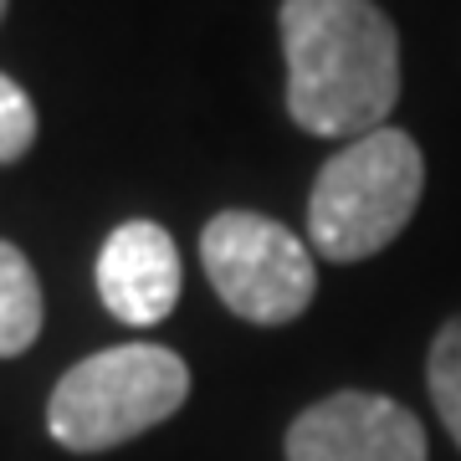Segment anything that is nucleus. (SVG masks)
<instances>
[{"label":"nucleus","instance_id":"f257e3e1","mask_svg":"<svg viewBox=\"0 0 461 461\" xmlns=\"http://www.w3.org/2000/svg\"><path fill=\"white\" fill-rule=\"evenodd\" d=\"M287 113L318 139H364L400 103V36L375 0H282Z\"/></svg>","mask_w":461,"mask_h":461},{"label":"nucleus","instance_id":"f03ea898","mask_svg":"<svg viewBox=\"0 0 461 461\" xmlns=\"http://www.w3.org/2000/svg\"><path fill=\"white\" fill-rule=\"evenodd\" d=\"M426 190V159L405 129H375L318 169L308 236L329 262H364L411 226Z\"/></svg>","mask_w":461,"mask_h":461},{"label":"nucleus","instance_id":"7ed1b4c3","mask_svg":"<svg viewBox=\"0 0 461 461\" xmlns=\"http://www.w3.org/2000/svg\"><path fill=\"white\" fill-rule=\"evenodd\" d=\"M185 395L190 369L180 354L159 344H118L67 369L51 390L47 426L67 451H108L169 420Z\"/></svg>","mask_w":461,"mask_h":461},{"label":"nucleus","instance_id":"20e7f679","mask_svg":"<svg viewBox=\"0 0 461 461\" xmlns=\"http://www.w3.org/2000/svg\"><path fill=\"white\" fill-rule=\"evenodd\" d=\"M200 262L236 318L277 329L293 323L318 293L313 251L293 230L257 211H221L200 236Z\"/></svg>","mask_w":461,"mask_h":461},{"label":"nucleus","instance_id":"39448f33","mask_svg":"<svg viewBox=\"0 0 461 461\" xmlns=\"http://www.w3.org/2000/svg\"><path fill=\"white\" fill-rule=\"evenodd\" d=\"M287 461H426V430L395 400L344 390L293 420Z\"/></svg>","mask_w":461,"mask_h":461},{"label":"nucleus","instance_id":"423d86ee","mask_svg":"<svg viewBox=\"0 0 461 461\" xmlns=\"http://www.w3.org/2000/svg\"><path fill=\"white\" fill-rule=\"evenodd\" d=\"M98 297L103 308L129 323V329H154L175 313L180 303V251L175 236L154 221H129L118 226L98 251Z\"/></svg>","mask_w":461,"mask_h":461},{"label":"nucleus","instance_id":"0eeeda50","mask_svg":"<svg viewBox=\"0 0 461 461\" xmlns=\"http://www.w3.org/2000/svg\"><path fill=\"white\" fill-rule=\"evenodd\" d=\"M41 333V287L32 262L11 241H0V359L26 354Z\"/></svg>","mask_w":461,"mask_h":461},{"label":"nucleus","instance_id":"6e6552de","mask_svg":"<svg viewBox=\"0 0 461 461\" xmlns=\"http://www.w3.org/2000/svg\"><path fill=\"white\" fill-rule=\"evenodd\" d=\"M426 384H430V400H436V415L446 420L451 441L461 446V318H451L436 333L426 359Z\"/></svg>","mask_w":461,"mask_h":461},{"label":"nucleus","instance_id":"1a4fd4ad","mask_svg":"<svg viewBox=\"0 0 461 461\" xmlns=\"http://www.w3.org/2000/svg\"><path fill=\"white\" fill-rule=\"evenodd\" d=\"M32 144H36V108L26 98V87H16L0 72V165H16Z\"/></svg>","mask_w":461,"mask_h":461},{"label":"nucleus","instance_id":"9d476101","mask_svg":"<svg viewBox=\"0 0 461 461\" xmlns=\"http://www.w3.org/2000/svg\"><path fill=\"white\" fill-rule=\"evenodd\" d=\"M0 21H5V0H0Z\"/></svg>","mask_w":461,"mask_h":461}]
</instances>
